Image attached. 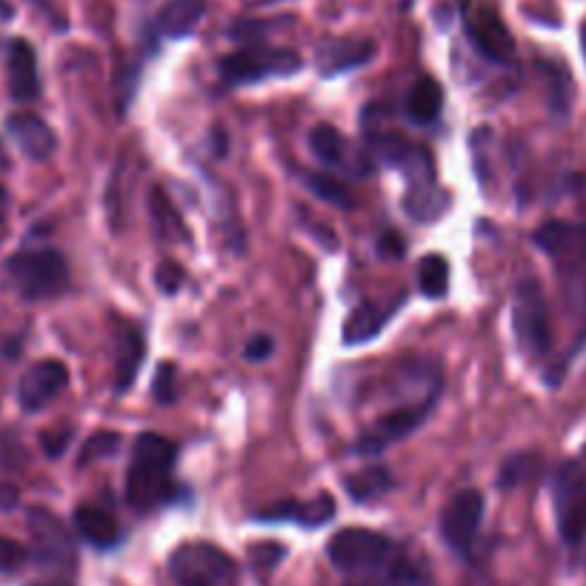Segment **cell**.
<instances>
[{
  "mask_svg": "<svg viewBox=\"0 0 586 586\" xmlns=\"http://www.w3.org/2000/svg\"><path fill=\"white\" fill-rule=\"evenodd\" d=\"M449 195L438 187V183H418V187H409V192L404 195V212L413 220L420 224H433V220L444 218L449 209Z\"/></svg>",
  "mask_w": 586,
  "mask_h": 586,
  "instance_id": "25",
  "label": "cell"
},
{
  "mask_svg": "<svg viewBox=\"0 0 586 586\" xmlns=\"http://www.w3.org/2000/svg\"><path fill=\"white\" fill-rule=\"evenodd\" d=\"M435 395L438 393H429V395H424L420 400H413V404H407V407H398L395 413L380 415L373 427H367V433L360 435L358 444H355V453L373 458V455H380L384 449H389L393 444H398V440L409 438V435H413L415 429H418L420 424L429 418V415H433Z\"/></svg>",
  "mask_w": 586,
  "mask_h": 586,
  "instance_id": "7",
  "label": "cell"
},
{
  "mask_svg": "<svg viewBox=\"0 0 586 586\" xmlns=\"http://www.w3.org/2000/svg\"><path fill=\"white\" fill-rule=\"evenodd\" d=\"M284 555H287V549L280 547V544H255L252 547V560L264 569L275 567Z\"/></svg>",
  "mask_w": 586,
  "mask_h": 586,
  "instance_id": "37",
  "label": "cell"
},
{
  "mask_svg": "<svg viewBox=\"0 0 586 586\" xmlns=\"http://www.w3.org/2000/svg\"><path fill=\"white\" fill-rule=\"evenodd\" d=\"M69 440H72V429H54V433H47L40 438L43 449H47L49 458H60V455L67 453Z\"/></svg>",
  "mask_w": 586,
  "mask_h": 586,
  "instance_id": "36",
  "label": "cell"
},
{
  "mask_svg": "<svg viewBox=\"0 0 586 586\" xmlns=\"http://www.w3.org/2000/svg\"><path fill=\"white\" fill-rule=\"evenodd\" d=\"M540 475V458L535 453H518L509 455L504 460V467L498 473V487L500 489H515L520 484H529Z\"/></svg>",
  "mask_w": 586,
  "mask_h": 586,
  "instance_id": "28",
  "label": "cell"
},
{
  "mask_svg": "<svg viewBox=\"0 0 586 586\" xmlns=\"http://www.w3.org/2000/svg\"><path fill=\"white\" fill-rule=\"evenodd\" d=\"M584 460H586V447H584Z\"/></svg>",
  "mask_w": 586,
  "mask_h": 586,
  "instance_id": "42",
  "label": "cell"
},
{
  "mask_svg": "<svg viewBox=\"0 0 586 586\" xmlns=\"http://www.w3.org/2000/svg\"><path fill=\"white\" fill-rule=\"evenodd\" d=\"M258 520H269V524H278V520H295L300 527H324L335 518V500L329 493H320L312 500H280L275 507L260 509L255 515Z\"/></svg>",
  "mask_w": 586,
  "mask_h": 586,
  "instance_id": "20",
  "label": "cell"
},
{
  "mask_svg": "<svg viewBox=\"0 0 586 586\" xmlns=\"http://www.w3.org/2000/svg\"><path fill=\"white\" fill-rule=\"evenodd\" d=\"M169 569L178 586H235L238 567L212 544H183L169 555Z\"/></svg>",
  "mask_w": 586,
  "mask_h": 586,
  "instance_id": "5",
  "label": "cell"
},
{
  "mask_svg": "<svg viewBox=\"0 0 586 586\" xmlns=\"http://www.w3.org/2000/svg\"><path fill=\"white\" fill-rule=\"evenodd\" d=\"M418 287L427 298H444L449 289V264L444 255H427L418 264Z\"/></svg>",
  "mask_w": 586,
  "mask_h": 586,
  "instance_id": "29",
  "label": "cell"
},
{
  "mask_svg": "<svg viewBox=\"0 0 586 586\" xmlns=\"http://www.w3.org/2000/svg\"><path fill=\"white\" fill-rule=\"evenodd\" d=\"M464 27H467V38L473 40V47L484 58L495 60V63H509L515 58V40L509 34L507 23L489 7L469 9Z\"/></svg>",
  "mask_w": 586,
  "mask_h": 586,
  "instance_id": "12",
  "label": "cell"
},
{
  "mask_svg": "<svg viewBox=\"0 0 586 586\" xmlns=\"http://www.w3.org/2000/svg\"><path fill=\"white\" fill-rule=\"evenodd\" d=\"M329 560L340 575H347L344 586H400L415 580L407 555L395 547V540L373 529H340L329 538Z\"/></svg>",
  "mask_w": 586,
  "mask_h": 586,
  "instance_id": "1",
  "label": "cell"
},
{
  "mask_svg": "<svg viewBox=\"0 0 586 586\" xmlns=\"http://www.w3.org/2000/svg\"><path fill=\"white\" fill-rule=\"evenodd\" d=\"M369 147H373L375 158L407 175L409 187L433 183L435 180L433 155L427 149H420L418 143H413V140L400 138L395 132H373L369 135Z\"/></svg>",
  "mask_w": 586,
  "mask_h": 586,
  "instance_id": "10",
  "label": "cell"
},
{
  "mask_svg": "<svg viewBox=\"0 0 586 586\" xmlns=\"http://www.w3.org/2000/svg\"><path fill=\"white\" fill-rule=\"evenodd\" d=\"M207 14V0H167L155 18L160 38H189Z\"/></svg>",
  "mask_w": 586,
  "mask_h": 586,
  "instance_id": "21",
  "label": "cell"
},
{
  "mask_svg": "<svg viewBox=\"0 0 586 586\" xmlns=\"http://www.w3.org/2000/svg\"><path fill=\"white\" fill-rule=\"evenodd\" d=\"M9 280L27 300H49L69 284V267L54 249H23L7 260Z\"/></svg>",
  "mask_w": 586,
  "mask_h": 586,
  "instance_id": "4",
  "label": "cell"
},
{
  "mask_svg": "<svg viewBox=\"0 0 586 586\" xmlns=\"http://www.w3.org/2000/svg\"><path fill=\"white\" fill-rule=\"evenodd\" d=\"M175 458H178V447L163 435L143 433L135 438L127 475L129 507L138 513H152L175 498Z\"/></svg>",
  "mask_w": 586,
  "mask_h": 586,
  "instance_id": "2",
  "label": "cell"
},
{
  "mask_svg": "<svg viewBox=\"0 0 586 586\" xmlns=\"http://www.w3.org/2000/svg\"><path fill=\"white\" fill-rule=\"evenodd\" d=\"M580 47H584V54H586V20H584V27H580Z\"/></svg>",
  "mask_w": 586,
  "mask_h": 586,
  "instance_id": "41",
  "label": "cell"
},
{
  "mask_svg": "<svg viewBox=\"0 0 586 586\" xmlns=\"http://www.w3.org/2000/svg\"><path fill=\"white\" fill-rule=\"evenodd\" d=\"M304 183H307V189L312 195H318L320 200H327V203H332V207H340V209H352L355 207V198L352 192H349L340 180L329 178V175H320V172H304Z\"/></svg>",
  "mask_w": 586,
  "mask_h": 586,
  "instance_id": "30",
  "label": "cell"
},
{
  "mask_svg": "<svg viewBox=\"0 0 586 586\" xmlns=\"http://www.w3.org/2000/svg\"><path fill=\"white\" fill-rule=\"evenodd\" d=\"M275 352V338L267 332H258L247 340V347H244V358L249 364H260V360H267L269 355Z\"/></svg>",
  "mask_w": 586,
  "mask_h": 586,
  "instance_id": "35",
  "label": "cell"
},
{
  "mask_svg": "<svg viewBox=\"0 0 586 586\" xmlns=\"http://www.w3.org/2000/svg\"><path fill=\"white\" fill-rule=\"evenodd\" d=\"M7 132L29 160H49L58 149L52 127L34 112H14L7 118Z\"/></svg>",
  "mask_w": 586,
  "mask_h": 586,
  "instance_id": "17",
  "label": "cell"
},
{
  "mask_svg": "<svg viewBox=\"0 0 586 586\" xmlns=\"http://www.w3.org/2000/svg\"><path fill=\"white\" fill-rule=\"evenodd\" d=\"M155 284L167 295H175L183 287V269H180L175 260H160L158 272H155Z\"/></svg>",
  "mask_w": 586,
  "mask_h": 586,
  "instance_id": "34",
  "label": "cell"
},
{
  "mask_svg": "<svg viewBox=\"0 0 586 586\" xmlns=\"http://www.w3.org/2000/svg\"><path fill=\"white\" fill-rule=\"evenodd\" d=\"M480 520H484V495L478 489H460L440 509V538L453 553L467 558L478 538Z\"/></svg>",
  "mask_w": 586,
  "mask_h": 586,
  "instance_id": "9",
  "label": "cell"
},
{
  "mask_svg": "<svg viewBox=\"0 0 586 586\" xmlns=\"http://www.w3.org/2000/svg\"><path fill=\"white\" fill-rule=\"evenodd\" d=\"M152 398L158 400V404H172V400L178 398V375H175V367L169 360L167 364H160L158 373H155Z\"/></svg>",
  "mask_w": 586,
  "mask_h": 586,
  "instance_id": "32",
  "label": "cell"
},
{
  "mask_svg": "<svg viewBox=\"0 0 586 586\" xmlns=\"http://www.w3.org/2000/svg\"><path fill=\"white\" fill-rule=\"evenodd\" d=\"M29 553L23 544H18L14 538L0 535V573H18L27 564Z\"/></svg>",
  "mask_w": 586,
  "mask_h": 586,
  "instance_id": "33",
  "label": "cell"
},
{
  "mask_svg": "<svg viewBox=\"0 0 586 586\" xmlns=\"http://www.w3.org/2000/svg\"><path fill=\"white\" fill-rule=\"evenodd\" d=\"M7 80L9 95L18 103H29L40 95V75H38V54L32 43L23 38L9 40L7 49Z\"/></svg>",
  "mask_w": 586,
  "mask_h": 586,
  "instance_id": "18",
  "label": "cell"
},
{
  "mask_svg": "<svg viewBox=\"0 0 586 586\" xmlns=\"http://www.w3.org/2000/svg\"><path fill=\"white\" fill-rule=\"evenodd\" d=\"M3 169H9V155H7V147H3V140H0V172Z\"/></svg>",
  "mask_w": 586,
  "mask_h": 586,
  "instance_id": "39",
  "label": "cell"
},
{
  "mask_svg": "<svg viewBox=\"0 0 586 586\" xmlns=\"http://www.w3.org/2000/svg\"><path fill=\"white\" fill-rule=\"evenodd\" d=\"M535 244L553 260H575L586 247V232L567 220H547L535 232Z\"/></svg>",
  "mask_w": 586,
  "mask_h": 586,
  "instance_id": "22",
  "label": "cell"
},
{
  "mask_svg": "<svg viewBox=\"0 0 586 586\" xmlns=\"http://www.w3.org/2000/svg\"><path fill=\"white\" fill-rule=\"evenodd\" d=\"M309 149L318 160H324L327 167L340 169V172L349 175H367L369 163L364 160V155H355L352 143H349L332 123H318V127L309 132Z\"/></svg>",
  "mask_w": 586,
  "mask_h": 586,
  "instance_id": "16",
  "label": "cell"
},
{
  "mask_svg": "<svg viewBox=\"0 0 586 586\" xmlns=\"http://www.w3.org/2000/svg\"><path fill=\"white\" fill-rule=\"evenodd\" d=\"M118 447H120L118 433H95L92 438L83 444V449H80L78 467H89V464H95V460L109 458V455L118 453Z\"/></svg>",
  "mask_w": 586,
  "mask_h": 586,
  "instance_id": "31",
  "label": "cell"
},
{
  "mask_svg": "<svg viewBox=\"0 0 586 586\" xmlns=\"http://www.w3.org/2000/svg\"><path fill=\"white\" fill-rule=\"evenodd\" d=\"M247 3H255V7H267V3H280V0H247Z\"/></svg>",
  "mask_w": 586,
  "mask_h": 586,
  "instance_id": "40",
  "label": "cell"
},
{
  "mask_svg": "<svg viewBox=\"0 0 586 586\" xmlns=\"http://www.w3.org/2000/svg\"><path fill=\"white\" fill-rule=\"evenodd\" d=\"M29 533L38 547V558L52 567H72L75 564V547L69 533L63 529L58 518L49 509H29Z\"/></svg>",
  "mask_w": 586,
  "mask_h": 586,
  "instance_id": "13",
  "label": "cell"
},
{
  "mask_svg": "<svg viewBox=\"0 0 586 586\" xmlns=\"http://www.w3.org/2000/svg\"><path fill=\"white\" fill-rule=\"evenodd\" d=\"M344 487H347L349 498L358 500V504H367V500L387 495L389 489L395 487V480L387 467H369L358 475H349V478L344 480Z\"/></svg>",
  "mask_w": 586,
  "mask_h": 586,
  "instance_id": "26",
  "label": "cell"
},
{
  "mask_svg": "<svg viewBox=\"0 0 586 586\" xmlns=\"http://www.w3.org/2000/svg\"><path fill=\"white\" fill-rule=\"evenodd\" d=\"M149 207H152V220H155V232H158V238H189L187 229H183V220H180V215L175 212L172 203H169L167 192L160 187H152V192H149Z\"/></svg>",
  "mask_w": 586,
  "mask_h": 586,
  "instance_id": "27",
  "label": "cell"
},
{
  "mask_svg": "<svg viewBox=\"0 0 586 586\" xmlns=\"http://www.w3.org/2000/svg\"><path fill=\"white\" fill-rule=\"evenodd\" d=\"M147 358V338L135 324H118L115 327V369H112V387L115 393L123 395L132 389L135 378H138L140 367Z\"/></svg>",
  "mask_w": 586,
  "mask_h": 586,
  "instance_id": "15",
  "label": "cell"
},
{
  "mask_svg": "<svg viewBox=\"0 0 586 586\" xmlns=\"http://www.w3.org/2000/svg\"><path fill=\"white\" fill-rule=\"evenodd\" d=\"M304 69V58L295 49L264 47V43H249L238 52L220 58L218 72L227 87H249L260 80L292 78Z\"/></svg>",
  "mask_w": 586,
  "mask_h": 586,
  "instance_id": "3",
  "label": "cell"
},
{
  "mask_svg": "<svg viewBox=\"0 0 586 586\" xmlns=\"http://www.w3.org/2000/svg\"><path fill=\"white\" fill-rule=\"evenodd\" d=\"M75 529L80 538L92 544L95 549H112L120 540L118 520L98 507H78L75 509Z\"/></svg>",
  "mask_w": 586,
  "mask_h": 586,
  "instance_id": "24",
  "label": "cell"
},
{
  "mask_svg": "<svg viewBox=\"0 0 586 586\" xmlns=\"http://www.w3.org/2000/svg\"><path fill=\"white\" fill-rule=\"evenodd\" d=\"M69 384V369L67 364L49 358L40 360L34 367H29L23 373L18 384V404L23 413H40L43 407H49Z\"/></svg>",
  "mask_w": 586,
  "mask_h": 586,
  "instance_id": "11",
  "label": "cell"
},
{
  "mask_svg": "<svg viewBox=\"0 0 586 586\" xmlns=\"http://www.w3.org/2000/svg\"><path fill=\"white\" fill-rule=\"evenodd\" d=\"M407 300V292H398L393 300H367L349 312L347 324L340 329V338L347 347H358V344H369L373 338H378L380 329L387 327L389 320L395 318L400 307Z\"/></svg>",
  "mask_w": 586,
  "mask_h": 586,
  "instance_id": "14",
  "label": "cell"
},
{
  "mask_svg": "<svg viewBox=\"0 0 586 586\" xmlns=\"http://www.w3.org/2000/svg\"><path fill=\"white\" fill-rule=\"evenodd\" d=\"M555 520L567 544H580L586 538V475L578 464H560L553 478Z\"/></svg>",
  "mask_w": 586,
  "mask_h": 586,
  "instance_id": "8",
  "label": "cell"
},
{
  "mask_svg": "<svg viewBox=\"0 0 586 586\" xmlns=\"http://www.w3.org/2000/svg\"><path fill=\"white\" fill-rule=\"evenodd\" d=\"M444 109V89L435 78L429 75H420L413 80V87L407 89V103H404V112L413 120L415 127H429L435 123Z\"/></svg>",
  "mask_w": 586,
  "mask_h": 586,
  "instance_id": "23",
  "label": "cell"
},
{
  "mask_svg": "<svg viewBox=\"0 0 586 586\" xmlns=\"http://www.w3.org/2000/svg\"><path fill=\"white\" fill-rule=\"evenodd\" d=\"M18 489L14 487H7V484H3V487H0V509H14L18 507Z\"/></svg>",
  "mask_w": 586,
  "mask_h": 586,
  "instance_id": "38",
  "label": "cell"
},
{
  "mask_svg": "<svg viewBox=\"0 0 586 586\" xmlns=\"http://www.w3.org/2000/svg\"><path fill=\"white\" fill-rule=\"evenodd\" d=\"M378 47L373 38H338L329 40L318 49V69L324 78L352 72L358 67H367L375 58Z\"/></svg>",
  "mask_w": 586,
  "mask_h": 586,
  "instance_id": "19",
  "label": "cell"
},
{
  "mask_svg": "<svg viewBox=\"0 0 586 586\" xmlns=\"http://www.w3.org/2000/svg\"><path fill=\"white\" fill-rule=\"evenodd\" d=\"M513 329L520 349L529 355H544L553 347V329H549V309L544 300V289L535 278L520 280L513 304Z\"/></svg>",
  "mask_w": 586,
  "mask_h": 586,
  "instance_id": "6",
  "label": "cell"
}]
</instances>
